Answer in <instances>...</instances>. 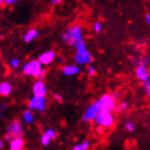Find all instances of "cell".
Segmentation results:
<instances>
[{
  "label": "cell",
  "instance_id": "7c38bea8",
  "mask_svg": "<svg viewBox=\"0 0 150 150\" xmlns=\"http://www.w3.org/2000/svg\"><path fill=\"white\" fill-rule=\"evenodd\" d=\"M32 91L34 96H46L47 95V86L46 83L43 80H38L34 83L33 87H32Z\"/></svg>",
  "mask_w": 150,
  "mask_h": 150
},
{
  "label": "cell",
  "instance_id": "52a82bcc",
  "mask_svg": "<svg viewBox=\"0 0 150 150\" xmlns=\"http://www.w3.org/2000/svg\"><path fill=\"white\" fill-rule=\"evenodd\" d=\"M28 107L30 110H37L38 112H45L47 108V98L46 96H33V98L28 101Z\"/></svg>",
  "mask_w": 150,
  "mask_h": 150
},
{
  "label": "cell",
  "instance_id": "8fae6325",
  "mask_svg": "<svg viewBox=\"0 0 150 150\" xmlns=\"http://www.w3.org/2000/svg\"><path fill=\"white\" fill-rule=\"evenodd\" d=\"M82 69L81 67L76 65V64H68V65H65L62 67V73L63 75H65L66 76H78L81 73Z\"/></svg>",
  "mask_w": 150,
  "mask_h": 150
},
{
  "label": "cell",
  "instance_id": "44dd1931",
  "mask_svg": "<svg viewBox=\"0 0 150 150\" xmlns=\"http://www.w3.org/2000/svg\"><path fill=\"white\" fill-rule=\"evenodd\" d=\"M51 142V138L46 134V133H44L41 137V144L44 146H47Z\"/></svg>",
  "mask_w": 150,
  "mask_h": 150
},
{
  "label": "cell",
  "instance_id": "cb8c5ba5",
  "mask_svg": "<svg viewBox=\"0 0 150 150\" xmlns=\"http://www.w3.org/2000/svg\"><path fill=\"white\" fill-rule=\"evenodd\" d=\"M45 133L51 138V140H55L57 137V132L55 129H53V128H48L45 131Z\"/></svg>",
  "mask_w": 150,
  "mask_h": 150
},
{
  "label": "cell",
  "instance_id": "603a6c76",
  "mask_svg": "<svg viewBox=\"0 0 150 150\" xmlns=\"http://www.w3.org/2000/svg\"><path fill=\"white\" fill-rule=\"evenodd\" d=\"M92 28H93V31L96 34H99L102 32V29H103V25L100 22H95L93 24V26H92Z\"/></svg>",
  "mask_w": 150,
  "mask_h": 150
},
{
  "label": "cell",
  "instance_id": "1f68e13d",
  "mask_svg": "<svg viewBox=\"0 0 150 150\" xmlns=\"http://www.w3.org/2000/svg\"><path fill=\"white\" fill-rule=\"evenodd\" d=\"M113 95H114L115 98H116L117 100V99H120V98H121V95H120L119 93H117V92H115Z\"/></svg>",
  "mask_w": 150,
  "mask_h": 150
},
{
  "label": "cell",
  "instance_id": "d590c367",
  "mask_svg": "<svg viewBox=\"0 0 150 150\" xmlns=\"http://www.w3.org/2000/svg\"><path fill=\"white\" fill-rule=\"evenodd\" d=\"M1 59H2V50L0 48V61H1Z\"/></svg>",
  "mask_w": 150,
  "mask_h": 150
},
{
  "label": "cell",
  "instance_id": "5b68a950",
  "mask_svg": "<svg viewBox=\"0 0 150 150\" xmlns=\"http://www.w3.org/2000/svg\"><path fill=\"white\" fill-rule=\"evenodd\" d=\"M101 111H102V108L99 105L98 100L90 103L87 105V108H86V110L84 111V113L82 115V117H81L82 122H84V123L94 122Z\"/></svg>",
  "mask_w": 150,
  "mask_h": 150
},
{
  "label": "cell",
  "instance_id": "f546056e",
  "mask_svg": "<svg viewBox=\"0 0 150 150\" xmlns=\"http://www.w3.org/2000/svg\"><path fill=\"white\" fill-rule=\"evenodd\" d=\"M145 19H146V22L148 25H150V12L146 13V17H145Z\"/></svg>",
  "mask_w": 150,
  "mask_h": 150
},
{
  "label": "cell",
  "instance_id": "f1b7e54d",
  "mask_svg": "<svg viewBox=\"0 0 150 150\" xmlns=\"http://www.w3.org/2000/svg\"><path fill=\"white\" fill-rule=\"evenodd\" d=\"M49 2L52 6H58L61 4L62 0H49Z\"/></svg>",
  "mask_w": 150,
  "mask_h": 150
},
{
  "label": "cell",
  "instance_id": "9c48e42d",
  "mask_svg": "<svg viewBox=\"0 0 150 150\" xmlns=\"http://www.w3.org/2000/svg\"><path fill=\"white\" fill-rule=\"evenodd\" d=\"M135 76L137 80L142 83L150 79V70L146 66H137L135 68Z\"/></svg>",
  "mask_w": 150,
  "mask_h": 150
},
{
  "label": "cell",
  "instance_id": "5bb4252c",
  "mask_svg": "<svg viewBox=\"0 0 150 150\" xmlns=\"http://www.w3.org/2000/svg\"><path fill=\"white\" fill-rule=\"evenodd\" d=\"M39 36V31L37 28H30L26 31L24 36H23V39L25 43H30L33 40H35L36 38H38Z\"/></svg>",
  "mask_w": 150,
  "mask_h": 150
},
{
  "label": "cell",
  "instance_id": "ac0fdd59",
  "mask_svg": "<svg viewBox=\"0 0 150 150\" xmlns=\"http://www.w3.org/2000/svg\"><path fill=\"white\" fill-rule=\"evenodd\" d=\"M129 105H130L129 102H127V101H122L121 103L117 105V108H116V110H115V111H117V112H124L127 109H128Z\"/></svg>",
  "mask_w": 150,
  "mask_h": 150
},
{
  "label": "cell",
  "instance_id": "6da1fadb",
  "mask_svg": "<svg viewBox=\"0 0 150 150\" xmlns=\"http://www.w3.org/2000/svg\"><path fill=\"white\" fill-rule=\"evenodd\" d=\"M85 38L84 28L79 24H73L61 34V40L70 47H76Z\"/></svg>",
  "mask_w": 150,
  "mask_h": 150
},
{
  "label": "cell",
  "instance_id": "ba28073f",
  "mask_svg": "<svg viewBox=\"0 0 150 150\" xmlns=\"http://www.w3.org/2000/svg\"><path fill=\"white\" fill-rule=\"evenodd\" d=\"M6 134L11 136L13 138L23 137L24 130L21 121L19 119H14L6 127Z\"/></svg>",
  "mask_w": 150,
  "mask_h": 150
},
{
  "label": "cell",
  "instance_id": "8992f818",
  "mask_svg": "<svg viewBox=\"0 0 150 150\" xmlns=\"http://www.w3.org/2000/svg\"><path fill=\"white\" fill-rule=\"evenodd\" d=\"M99 104V105L103 110L114 112L117 108V99L111 93H105L102 95L98 99H96Z\"/></svg>",
  "mask_w": 150,
  "mask_h": 150
},
{
  "label": "cell",
  "instance_id": "2e32d148",
  "mask_svg": "<svg viewBox=\"0 0 150 150\" xmlns=\"http://www.w3.org/2000/svg\"><path fill=\"white\" fill-rule=\"evenodd\" d=\"M12 86L8 82H3L0 84V96H7L11 94Z\"/></svg>",
  "mask_w": 150,
  "mask_h": 150
},
{
  "label": "cell",
  "instance_id": "83f0119b",
  "mask_svg": "<svg viewBox=\"0 0 150 150\" xmlns=\"http://www.w3.org/2000/svg\"><path fill=\"white\" fill-rule=\"evenodd\" d=\"M54 98H55L57 102H59V103L63 102V96H62V95H60V94H58V93H57V94L54 95Z\"/></svg>",
  "mask_w": 150,
  "mask_h": 150
},
{
  "label": "cell",
  "instance_id": "e0dca14e",
  "mask_svg": "<svg viewBox=\"0 0 150 150\" xmlns=\"http://www.w3.org/2000/svg\"><path fill=\"white\" fill-rule=\"evenodd\" d=\"M90 147V141L84 140L80 144H76L73 146L72 150H88Z\"/></svg>",
  "mask_w": 150,
  "mask_h": 150
},
{
  "label": "cell",
  "instance_id": "d4e9b609",
  "mask_svg": "<svg viewBox=\"0 0 150 150\" xmlns=\"http://www.w3.org/2000/svg\"><path fill=\"white\" fill-rule=\"evenodd\" d=\"M143 89L147 96H150V79L143 83Z\"/></svg>",
  "mask_w": 150,
  "mask_h": 150
},
{
  "label": "cell",
  "instance_id": "4fadbf2b",
  "mask_svg": "<svg viewBox=\"0 0 150 150\" xmlns=\"http://www.w3.org/2000/svg\"><path fill=\"white\" fill-rule=\"evenodd\" d=\"M10 150H23L25 145V140L23 137L13 138L9 142Z\"/></svg>",
  "mask_w": 150,
  "mask_h": 150
},
{
  "label": "cell",
  "instance_id": "277c9868",
  "mask_svg": "<svg viewBox=\"0 0 150 150\" xmlns=\"http://www.w3.org/2000/svg\"><path fill=\"white\" fill-rule=\"evenodd\" d=\"M112 113L113 112L105 111V110L101 111L98 114V116L96 117V120L94 121L96 126L101 127L105 129L112 128L115 125V122H116V120H115V116Z\"/></svg>",
  "mask_w": 150,
  "mask_h": 150
},
{
  "label": "cell",
  "instance_id": "7a4b0ae2",
  "mask_svg": "<svg viewBox=\"0 0 150 150\" xmlns=\"http://www.w3.org/2000/svg\"><path fill=\"white\" fill-rule=\"evenodd\" d=\"M94 57L89 49L87 48L86 44L85 41H82L79 44H77L75 47V53L73 56V61L74 64L79 66V67H85L89 66L93 62Z\"/></svg>",
  "mask_w": 150,
  "mask_h": 150
},
{
  "label": "cell",
  "instance_id": "7402d4cb",
  "mask_svg": "<svg viewBox=\"0 0 150 150\" xmlns=\"http://www.w3.org/2000/svg\"><path fill=\"white\" fill-rule=\"evenodd\" d=\"M86 73H87V76H88L93 77V76H95L96 74V67L91 64V65H89V66H87Z\"/></svg>",
  "mask_w": 150,
  "mask_h": 150
},
{
  "label": "cell",
  "instance_id": "836d02e7",
  "mask_svg": "<svg viewBox=\"0 0 150 150\" xmlns=\"http://www.w3.org/2000/svg\"><path fill=\"white\" fill-rule=\"evenodd\" d=\"M4 6V0H0V8Z\"/></svg>",
  "mask_w": 150,
  "mask_h": 150
},
{
  "label": "cell",
  "instance_id": "484cf974",
  "mask_svg": "<svg viewBox=\"0 0 150 150\" xmlns=\"http://www.w3.org/2000/svg\"><path fill=\"white\" fill-rule=\"evenodd\" d=\"M18 1L19 0H4V6H7V7L12 6Z\"/></svg>",
  "mask_w": 150,
  "mask_h": 150
},
{
  "label": "cell",
  "instance_id": "d6a6232c",
  "mask_svg": "<svg viewBox=\"0 0 150 150\" xmlns=\"http://www.w3.org/2000/svg\"><path fill=\"white\" fill-rule=\"evenodd\" d=\"M65 58L64 57H58V64H64L65 63Z\"/></svg>",
  "mask_w": 150,
  "mask_h": 150
},
{
  "label": "cell",
  "instance_id": "ffe728a7",
  "mask_svg": "<svg viewBox=\"0 0 150 150\" xmlns=\"http://www.w3.org/2000/svg\"><path fill=\"white\" fill-rule=\"evenodd\" d=\"M125 129L127 131V132H130V133H132V132H134L136 130V125L135 123L133 121H127L125 123Z\"/></svg>",
  "mask_w": 150,
  "mask_h": 150
},
{
  "label": "cell",
  "instance_id": "d6986e66",
  "mask_svg": "<svg viewBox=\"0 0 150 150\" xmlns=\"http://www.w3.org/2000/svg\"><path fill=\"white\" fill-rule=\"evenodd\" d=\"M24 119L26 123H32L34 121V114L31 110H26L23 114Z\"/></svg>",
  "mask_w": 150,
  "mask_h": 150
},
{
  "label": "cell",
  "instance_id": "e575fe53",
  "mask_svg": "<svg viewBox=\"0 0 150 150\" xmlns=\"http://www.w3.org/2000/svg\"><path fill=\"white\" fill-rule=\"evenodd\" d=\"M4 147V142L3 141H0V148H3Z\"/></svg>",
  "mask_w": 150,
  "mask_h": 150
},
{
  "label": "cell",
  "instance_id": "4dcf8cb0",
  "mask_svg": "<svg viewBox=\"0 0 150 150\" xmlns=\"http://www.w3.org/2000/svg\"><path fill=\"white\" fill-rule=\"evenodd\" d=\"M105 130V129L103 128V127H96V132H98V134H103Z\"/></svg>",
  "mask_w": 150,
  "mask_h": 150
},
{
  "label": "cell",
  "instance_id": "9a60e30c",
  "mask_svg": "<svg viewBox=\"0 0 150 150\" xmlns=\"http://www.w3.org/2000/svg\"><path fill=\"white\" fill-rule=\"evenodd\" d=\"M132 62L136 64L137 66H150V53L146 54V56H140V57H135L131 59Z\"/></svg>",
  "mask_w": 150,
  "mask_h": 150
},
{
  "label": "cell",
  "instance_id": "3957f363",
  "mask_svg": "<svg viewBox=\"0 0 150 150\" xmlns=\"http://www.w3.org/2000/svg\"><path fill=\"white\" fill-rule=\"evenodd\" d=\"M23 72L26 76H32L39 80H43L46 76L47 69L42 67V64L38 59H33L24 66Z\"/></svg>",
  "mask_w": 150,
  "mask_h": 150
},
{
  "label": "cell",
  "instance_id": "30bf717a",
  "mask_svg": "<svg viewBox=\"0 0 150 150\" xmlns=\"http://www.w3.org/2000/svg\"><path fill=\"white\" fill-rule=\"evenodd\" d=\"M57 58V53L54 50H47L43 52L38 57V61L42 64V66L50 65L53 61Z\"/></svg>",
  "mask_w": 150,
  "mask_h": 150
},
{
  "label": "cell",
  "instance_id": "4316f807",
  "mask_svg": "<svg viewBox=\"0 0 150 150\" xmlns=\"http://www.w3.org/2000/svg\"><path fill=\"white\" fill-rule=\"evenodd\" d=\"M10 64L14 68H16V67H18V66H19V60L17 58H13L10 61Z\"/></svg>",
  "mask_w": 150,
  "mask_h": 150
}]
</instances>
